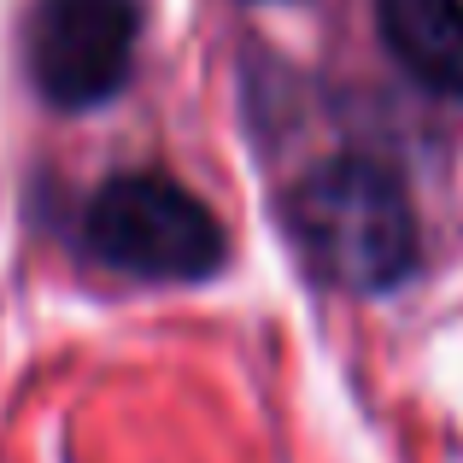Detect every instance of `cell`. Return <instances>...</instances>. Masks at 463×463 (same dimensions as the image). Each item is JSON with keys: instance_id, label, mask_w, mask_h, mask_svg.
<instances>
[{"instance_id": "1", "label": "cell", "mask_w": 463, "mask_h": 463, "mask_svg": "<svg viewBox=\"0 0 463 463\" xmlns=\"http://www.w3.org/2000/svg\"><path fill=\"white\" fill-rule=\"evenodd\" d=\"M306 264L346 294H387L417 270V212L405 182L364 153L323 158L288 194Z\"/></svg>"}, {"instance_id": "2", "label": "cell", "mask_w": 463, "mask_h": 463, "mask_svg": "<svg viewBox=\"0 0 463 463\" xmlns=\"http://www.w3.org/2000/svg\"><path fill=\"white\" fill-rule=\"evenodd\" d=\"M82 235L94 259L136 282H205L223 264V229L212 205L153 170L112 176L106 188H94Z\"/></svg>"}, {"instance_id": "3", "label": "cell", "mask_w": 463, "mask_h": 463, "mask_svg": "<svg viewBox=\"0 0 463 463\" xmlns=\"http://www.w3.org/2000/svg\"><path fill=\"white\" fill-rule=\"evenodd\" d=\"M136 0H35L30 77L65 112L112 100L136 65Z\"/></svg>"}, {"instance_id": "4", "label": "cell", "mask_w": 463, "mask_h": 463, "mask_svg": "<svg viewBox=\"0 0 463 463\" xmlns=\"http://www.w3.org/2000/svg\"><path fill=\"white\" fill-rule=\"evenodd\" d=\"M375 30L422 94L463 100V0H375Z\"/></svg>"}]
</instances>
